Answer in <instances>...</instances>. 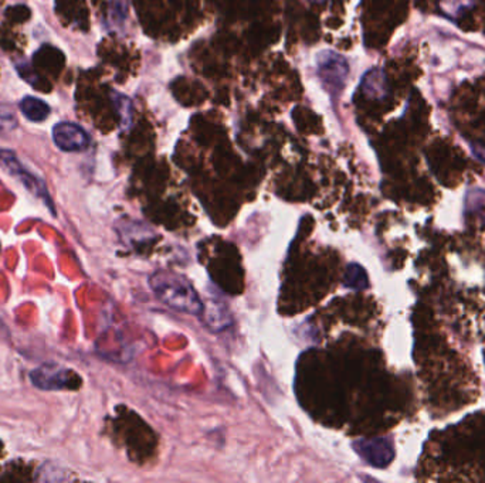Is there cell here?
I'll list each match as a JSON object with an SVG mask.
<instances>
[{
  "label": "cell",
  "instance_id": "5bb4252c",
  "mask_svg": "<svg viewBox=\"0 0 485 483\" xmlns=\"http://www.w3.org/2000/svg\"><path fill=\"white\" fill-rule=\"evenodd\" d=\"M0 325H1V323H0Z\"/></svg>",
  "mask_w": 485,
  "mask_h": 483
},
{
  "label": "cell",
  "instance_id": "277c9868",
  "mask_svg": "<svg viewBox=\"0 0 485 483\" xmlns=\"http://www.w3.org/2000/svg\"><path fill=\"white\" fill-rule=\"evenodd\" d=\"M319 74L325 83L332 84L334 88H341L348 76V63L335 53H322L319 59Z\"/></svg>",
  "mask_w": 485,
  "mask_h": 483
},
{
  "label": "cell",
  "instance_id": "3957f363",
  "mask_svg": "<svg viewBox=\"0 0 485 483\" xmlns=\"http://www.w3.org/2000/svg\"><path fill=\"white\" fill-rule=\"evenodd\" d=\"M0 162L9 171V173L16 176L30 192L40 194V195H43L49 200V195L46 193V188L43 186V183L34 175H31L27 169H24V166L20 163V161L16 158V155L13 152L1 149L0 151Z\"/></svg>",
  "mask_w": 485,
  "mask_h": 483
},
{
  "label": "cell",
  "instance_id": "9c48e42d",
  "mask_svg": "<svg viewBox=\"0 0 485 483\" xmlns=\"http://www.w3.org/2000/svg\"><path fill=\"white\" fill-rule=\"evenodd\" d=\"M441 11L450 19H459L474 6V0H439Z\"/></svg>",
  "mask_w": 485,
  "mask_h": 483
},
{
  "label": "cell",
  "instance_id": "7c38bea8",
  "mask_svg": "<svg viewBox=\"0 0 485 483\" xmlns=\"http://www.w3.org/2000/svg\"><path fill=\"white\" fill-rule=\"evenodd\" d=\"M17 126V119L11 109L0 106V132H10Z\"/></svg>",
  "mask_w": 485,
  "mask_h": 483
},
{
  "label": "cell",
  "instance_id": "52a82bcc",
  "mask_svg": "<svg viewBox=\"0 0 485 483\" xmlns=\"http://www.w3.org/2000/svg\"><path fill=\"white\" fill-rule=\"evenodd\" d=\"M359 454L372 465L375 467H385L389 461L393 458L391 445L385 439L379 441H369L362 442L359 445Z\"/></svg>",
  "mask_w": 485,
  "mask_h": 483
},
{
  "label": "cell",
  "instance_id": "5b68a950",
  "mask_svg": "<svg viewBox=\"0 0 485 483\" xmlns=\"http://www.w3.org/2000/svg\"><path fill=\"white\" fill-rule=\"evenodd\" d=\"M30 379L40 390H61L67 386V370L56 363H46L33 370Z\"/></svg>",
  "mask_w": 485,
  "mask_h": 483
},
{
  "label": "cell",
  "instance_id": "ba28073f",
  "mask_svg": "<svg viewBox=\"0 0 485 483\" xmlns=\"http://www.w3.org/2000/svg\"><path fill=\"white\" fill-rule=\"evenodd\" d=\"M21 113L31 122H43L50 115V106L43 99L36 97H24L20 101Z\"/></svg>",
  "mask_w": 485,
  "mask_h": 483
},
{
  "label": "cell",
  "instance_id": "7a4b0ae2",
  "mask_svg": "<svg viewBox=\"0 0 485 483\" xmlns=\"http://www.w3.org/2000/svg\"><path fill=\"white\" fill-rule=\"evenodd\" d=\"M53 139L64 152H81L90 145V135L77 123L60 122L53 129Z\"/></svg>",
  "mask_w": 485,
  "mask_h": 483
},
{
  "label": "cell",
  "instance_id": "30bf717a",
  "mask_svg": "<svg viewBox=\"0 0 485 483\" xmlns=\"http://www.w3.org/2000/svg\"><path fill=\"white\" fill-rule=\"evenodd\" d=\"M112 101H114V105L116 108V112L121 118V126L122 128H129L131 123H132V102L131 99L122 94H118V93H114L112 94Z\"/></svg>",
  "mask_w": 485,
  "mask_h": 483
},
{
  "label": "cell",
  "instance_id": "4fadbf2b",
  "mask_svg": "<svg viewBox=\"0 0 485 483\" xmlns=\"http://www.w3.org/2000/svg\"><path fill=\"white\" fill-rule=\"evenodd\" d=\"M471 149H473V153L483 162V163H485V146L484 145H481V143H479V142H476V143H471Z\"/></svg>",
  "mask_w": 485,
  "mask_h": 483
},
{
  "label": "cell",
  "instance_id": "6da1fadb",
  "mask_svg": "<svg viewBox=\"0 0 485 483\" xmlns=\"http://www.w3.org/2000/svg\"><path fill=\"white\" fill-rule=\"evenodd\" d=\"M149 287L158 299L175 310L188 315H201L204 309L194 285L176 273L156 271L149 277Z\"/></svg>",
  "mask_w": 485,
  "mask_h": 483
},
{
  "label": "cell",
  "instance_id": "8992f818",
  "mask_svg": "<svg viewBox=\"0 0 485 483\" xmlns=\"http://www.w3.org/2000/svg\"><path fill=\"white\" fill-rule=\"evenodd\" d=\"M362 91L371 99L382 101L389 96V84L386 74L382 68L369 70L362 78Z\"/></svg>",
  "mask_w": 485,
  "mask_h": 483
},
{
  "label": "cell",
  "instance_id": "8fae6325",
  "mask_svg": "<svg viewBox=\"0 0 485 483\" xmlns=\"http://www.w3.org/2000/svg\"><path fill=\"white\" fill-rule=\"evenodd\" d=\"M206 315L204 317V323L211 327L213 330H223L224 327L230 326V316L227 310H223L221 306L220 307H210L209 313H201Z\"/></svg>",
  "mask_w": 485,
  "mask_h": 483
}]
</instances>
